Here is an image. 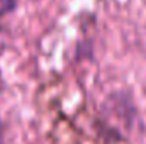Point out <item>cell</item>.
Masks as SVG:
<instances>
[{
    "label": "cell",
    "instance_id": "obj_2",
    "mask_svg": "<svg viewBox=\"0 0 146 144\" xmlns=\"http://www.w3.org/2000/svg\"><path fill=\"white\" fill-rule=\"evenodd\" d=\"M0 144H5V139H3V127H2V122H0Z\"/></svg>",
    "mask_w": 146,
    "mask_h": 144
},
{
    "label": "cell",
    "instance_id": "obj_1",
    "mask_svg": "<svg viewBox=\"0 0 146 144\" xmlns=\"http://www.w3.org/2000/svg\"><path fill=\"white\" fill-rule=\"evenodd\" d=\"M14 9H15V0H0V15H5Z\"/></svg>",
    "mask_w": 146,
    "mask_h": 144
}]
</instances>
